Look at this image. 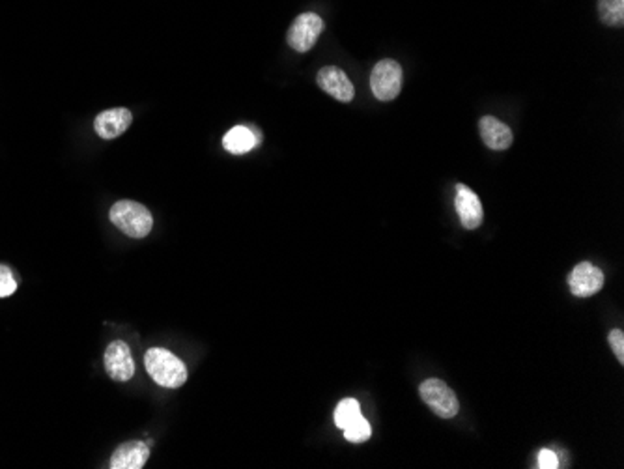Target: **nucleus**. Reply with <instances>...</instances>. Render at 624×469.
Segmentation results:
<instances>
[{
  "instance_id": "nucleus-8",
  "label": "nucleus",
  "mask_w": 624,
  "mask_h": 469,
  "mask_svg": "<svg viewBox=\"0 0 624 469\" xmlns=\"http://www.w3.org/2000/svg\"><path fill=\"white\" fill-rule=\"evenodd\" d=\"M569 286L576 298H591L602 290L603 273L600 267L589 262H581L572 269L569 277Z\"/></svg>"
},
{
  "instance_id": "nucleus-16",
  "label": "nucleus",
  "mask_w": 624,
  "mask_h": 469,
  "mask_svg": "<svg viewBox=\"0 0 624 469\" xmlns=\"http://www.w3.org/2000/svg\"><path fill=\"white\" fill-rule=\"evenodd\" d=\"M342 432L349 443H363V441H368L370 436H373V428H370L368 421L361 416L352 424H348Z\"/></svg>"
},
{
  "instance_id": "nucleus-1",
  "label": "nucleus",
  "mask_w": 624,
  "mask_h": 469,
  "mask_svg": "<svg viewBox=\"0 0 624 469\" xmlns=\"http://www.w3.org/2000/svg\"><path fill=\"white\" fill-rule=\"evenodd\" d=\"M144 366L152 380L165 389H180L187 382V368L180 358L165 348H150Z\"/></svg>"
},
{
  "instance_id": "nucleus-17",
  "label": "nucleus",
  "mask_w": 624,
  "mask_h": 469,
  "mask_svg": "<svg viewBox=\"0 0 624 469\" xmlns=\"http://www.w3.org/2000/svg\"><path fill=\"white\" fill-rule=\"evenodd\" d=\"M17 290V283L12 276L10 267L0 266V298H8Z\"/></svg>"
},
{
  "instance_id": "nucleus-11",
  "label": "nucleus",
  "mask_w": 624,
  "mask_h": 469,
  "mask_svg": "<svg viewBox=\"0 0 624 469\" xmlns=\"http://www.w3.org/2000/svg\"><path fill=\"white\" fill-rule=\"evenodd\" d=\"M479 131L482 136V143L490 150L503 152V150H509L513 146L514 136H513L511 128L503 124L501 120L494 119V116H482L480 122H479Z\"/></svg>"
},
{
  "instance_id": "nucleus-3",
  "label": "nucleus",
  "mask_w": 624,
  "mask_h": 469,
  "mask_svg": "<svg viewBox=\"0 0 624 469\" xmlns=\"http://www.w3.org/2000/svg\"><path fill=\"white\" fill-rule=\"evenodd\" d=\"M419 395L438 417L453 419L458 416V409H460L458 399L455 395V391L443 380H438V378L424 380L419 387Z\"/></svg>"
},
{
  "instance_id": "nucleus-12",
  "label": "nucleus",
  "mask_w": 624,
  "mask_h": 469,
  "mask_svg": "<svg viewBox=\"0 0 624 469\" xmlns=\"http://www.w3.org/2000/svg\"><path fill=\"white\" fill-rule=\"evenodd\" d=\"M150 458V447L144 441H127L111 457V469H141Z\"/></svg>"
},
{
  "instance_id": "nucleus-18",
  "label": "nucleus",
  "mask_w": 624,
  "mask_h": 469,
  "mask_svg": "<svg viewBox=\"0 0 624 469\" xmlns=\"http://www.w3.org/2000/svg\"><path fill=\"white\" fill-rule=\"evenodd\" d=\"M608 341H610L612 351L617 356L619 363L622 365L624 363V333H622L620 329H613L612 333H610V337H608Z\"/></svg>"
},
{
  "instance_id": "nucleus-13",
  "label": "nucleus",
  "mask_w": 624,
  "mask_h": 469,
  "mask_svg": "<svg viewBox=\"0 0 624 469\" xmlns=\"http://www.w3.org/2000/svg\"><path fill=\"white\" fill-rule=\"evenodd\" d=\"M260 139L255 135V131H252L250 128L247 126H236V128H232L226 135H225V139H223V146L234 153V155H240V153H247L250 152L255 146H259Z\"/></svg>"
},
{
  "instance_id": "nucleus-4",
  "label": "nucleus",
  "mask_w": 624,
  "mask_h": 469,
  "mask_svg": "<svg viewBox=\"0 0 624 469\" xmlns=\"http://www.w3.org/2000/svg\"><path fill=\"white\" fill-rule=\"evenodd\" d=\"M370 88L376 100L380 102H393L402 90V68L393 58L380 61L373 75H370Z\"/></svg>"
},
{
  "instance_id": "nucleus-15",
  "label": "nucleus",
  "mask_w": 624,
  "mask_h": 469,
  "mask_svg": "<svg viewBox=\"0 0 624 469\" xmlns=\"http://www.w3.org/2000/svg\"><path fill=\"white\" fill-rule=\"evenodd\" d=\"M357 417H361V406L354 399H344L339 402L335 409V424L344 430L348 424H352Z\"/></svg>"
},
{
  "instance_id": "nucleus-19",
  "label": "nucleus",
  "mask_w": 624,
  "mask_h": 469,
  "mask_svg": "<svg viewBox=\"0 0 624 469\" xmlns=\"http://www.w3.org/2000/svg\"><path fill=\"white\" fill-rule=\"evenodd\" d=\"M538 467L540 469H557L559 467V458L550 448H542L538 453Z\"/></svg>"
},
{
  "instance_id": "nucleus-7",
  "label": "nucleus",
  "mask_w": 624,
  "mask_h": 469,
  "mask_svg": "<svg viewBox=\"0 0 624 469\" xmlns=\"http://www.w3.org/2000/svg\"><path fill=\"white\" fill-rule=\"evenodd\" d=\"M316 83L325 94L335 97V100H339L342 103H349L356 95V88H354L352 81H349L348 75L337 66L322 68L316 75Z\"/></svg>"
},
{
  "instance_id": "nucleus-10",
  "label": "nucleus",
  "mask_w": 624,
  "mask_h": 469,
  "mask_svg": "<svg viewBox=\"0 0 624 469\" xmlns=\"http://www.w3.org/2000/svg\"><path fill=\"white\" fill-rule=\"evenodd\" d=\"M133 122V114L131 111L119 107V109H109L103 111L102 114H97V119L94 122V129L95 133L102 136L105 141L116 139V136H120L122 133L127 131V128Z\"/></svg>"
},
{
  "instance_id": "nucleus-5",
  "label": "nucleus",
  "mask_w": 624,
  "mask_h": 469,
  "mask_svg": "<svg viewBox=\"0 0 624 469\" xmlns=\"http://www.w3.org/2000/svg\"><path fill=\"white\" fill-rule=\"evenodd\" d=\"M322 32H324V19L320 15L301 13L294 19V23L290 25L286 42L294 51L307 53L316 45Z\"/></svg>"
},
{
  "instance_id": "nucleus-2",
  "label": "nucleus",
  "mask_w": 624,
  "mask_h": 469,
  "mask_svg": "<svg viewBox=\"0 0 624 469\" xmlns=\"http://www.w3.org/2000/svg\"><path fill=\"white\" fill-rule=\"evenodd\" d=\"M111 223L133 240H143L152 232L153 218L146 206L135 201H119L111 208Z\"/></svg>"
},
{
  "instance_id": "nucleus-6",
  "label": "nucleus",
  "mask_w": 624,
  "mask_h": 469,
  "mask_svg": "<svg viewBox=\"0 0 624 469\" xmlns=\"http://www.w3.org/2000/svg\"><path fill=\"white\" fill-rule=\"evenodd\" d=\"M103 365L107 374L114 382H127L135 376V361L129 346L124 341H114L107 346Z\"/></svg>"
},
{
  "instance_id": "nucleus-14",
  "label": "nucleus",
  "mask_w": 624,
  "mask_h": 469,
  "mask_svg": "<svg viewBox=\"0 0 624 469\" xmlns=\"http://www.w3.org/2000/svg\"><path fill=\"white\" fill-rule=\"evenodd\" d=\"M598 17L603 25L620 29L624 25V0H598Z\"/></svg>"
},
{
  "instance_id": "nucleus-9",
  "label": "nucleus",
  "mask_w": 624,
  "mask_h": 469,
  "mask_svg": "<svg viewBox=\"0 0 624 469\" xmlns=\"http://www.w3.org/2000/svg\"><path fill=\"white\" fill-rule=\"evenodd\" d=\"M455 206L458 211V218L464 228L467 230H475L482 225V204L480 199L477 197V193H473L470 187H465L464 184L456 185V199H455Z\"/></svg>"
}]
</instances>
